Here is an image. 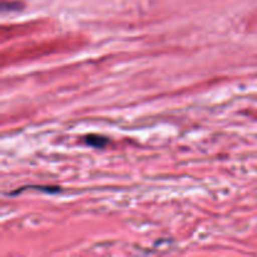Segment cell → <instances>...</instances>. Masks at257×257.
Returning a JSON list of instances; mask_svg holds the SVG:
<instances>
[{
	"label": "cell",
	"mask_w": 257,
	"mask_h": 257,
	"mask_svg": "<svg viewBox=\"0 0 257 257\" xmlns=\"http://www.w3.org/2000/svg\"><path fill=\"white\" fill-rule=\"evenodd\" d=\"M3 10H19L22 8V4L18 2H12V3H7V2H3Z\"/></svg>",
	"instance_id": "obj_2"
},
{
	"label": "cell",
	"mask_w": 257,
	"mask_h": 257,
	"mask_svg": "<svg viewBox=\"0 0 257 257\" xmlns=\"http://www.w3.org/2000/svg\"><path fill=\"white\" fill-rule=\"evenodd\" d=\"M84 142L85 145L90 146L93 148H104L109 142V140L107 137H103V136L88 135L84 137Z\"/></svg>",
	"instance_id": "obj_1"
}]
</instances>
